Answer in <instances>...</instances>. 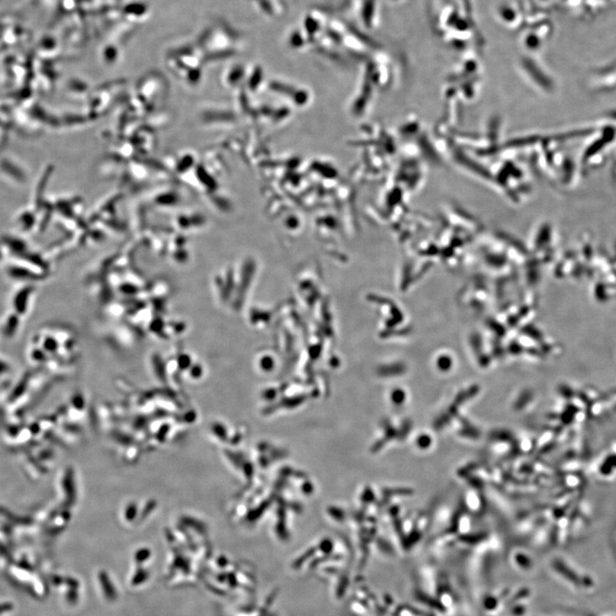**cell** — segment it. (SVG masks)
Masks as SVG:
<instances>
[{
  "instance_id": "1",
  "label": "cell",
  "mask_w": 616,
  "mask_h": 616,
  "mask_svg": "<svg viewBox=\"0 0 616 616\" xmlns=\"http://www.w3.org/2000/svg\"><path fill=\"white\" fill-rule=\"evenodd\" d=\"M432 440L428 435H421L417 439V445L421 449H427L431 445Z\"/></svg>"
},
{
  "instance_id": "2",
  "label": "cell",
  "mask_w": 616,
  "mask_h": 616,
  "mask_svg": "<svg viewBox=\"0 0 616 616\" xmlns=\"http://www.w3.org/2000/svg\"><path fill=\"white\" fill-rule=\"evenodd\" d=\"M491 438H493V439L504 440V441H508V440L511 439L512 435H511V434H509V432L497 431V432H494V434H493V436H491Z\"/></svg>"
}]
</instances>
